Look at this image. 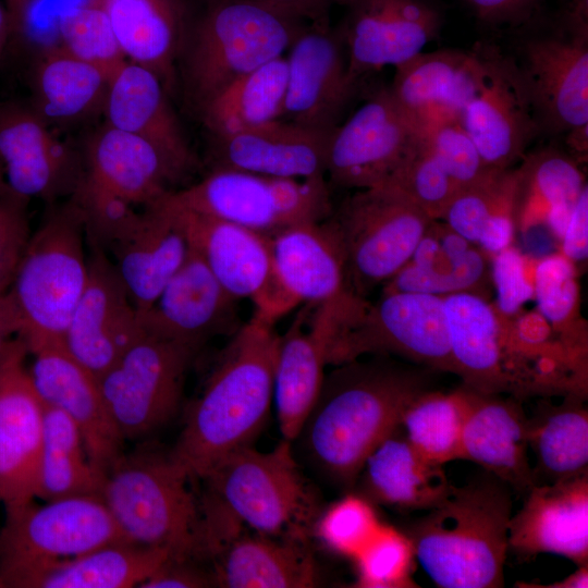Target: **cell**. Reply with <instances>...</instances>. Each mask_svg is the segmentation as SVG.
Listing matches in <instances>:
<instances>
[{"instance_id": "6da1fadb", "label": "cell", "mask_w": 588, "mask_h": 588, "mask_svg": "<svg viewBox=\"0 0 588 588\" xmlns=\"http://www.w3.org/2000/svg\"><path fill=\"white\" fill-rule=\"evenodd\" d=\"M455 375L474 391L520 401L587 399L588 364L576 359L538 314L505 315L474 293L443 297Z\"/></svg>"}, {"instance_id": "7a4b0ae2", "label": "cell", "mask_w": 588, "mask_h": 588, "mask_svg": "<svg viewBox=\"0 0 588 588\" xmlns=\"http://www.w3.org/2000/svg\"><path fill=\"white\" fill-rule=\"evenodd\" d=\"M376 356L335 365L324 375L298 436L318 470L345 489L355 487L366 458L400 428L404 409L430 389L436 372Z\"/></svg>"}, {"instance_id": "3957f363", "label": "cell", "mask_w": 588, "mask_h": 588, "mask_svg": "<svg viewBox=\"0 0 588 588\" xmlns=\"http://www.w3.org/2000/svg\"><path fill=\"white\" fill-rule=\"evenodd\" d=\"M274 322L253 314L231 340L188 407L171 449L194 479L220 460L252 445L273 399V372L280 335Z\"/></svg>"}, {"instance_id": "277c9868", "label": "cell", "mask_w": 588, "mask_h": 588, "mask_svg": "<svg viewBox=\"0 0 588 588\" xmlns=\"http://www.w3.org/2000/svg\"><path fill=\"white\" fill-rule=\"evenodd\" d=\"M292 442L271 451L252 445L220 460L201 479L204 548L211 558L247 528L307 540L320 514L319 499L294 460Z\"/></svg>"}, {"instance_id": "5b68a950", "label": "cell", "mask_w": 588, "mask_h": 588, "mask_svg": "<svg viewBox=\"0 0 588 588\" xmlns=\"http://www.w3.org/2000/svg\"><path fill=\"white\" fill-rule=\"evenodd\" d=\"M512 489L485 471L448 495L405 531L416 559L441 588L504 586Z\"/></svg>"}, {"instance_id": "8992f818", "label": "cell", "mask_w": 588, "mask_h": 588, "mask_svg": "<svg viewBox=\"0 0 588 588\" xmlns=\"http://www.w3.org/2000/svg\"><path fill=\"white\" fill-rule=\"evenodd\" d=\"M193 480L171 450L143 445L123 452L108 469L100 498L128 541L203 561V517Z\"/></svg>"}, {"instance_id": "52a82bcc", "label": "cell", "mask_w": 588, "mask_h": 588, "mask_svg": "<svg viewBox=\"0 0 588 588\" xmlns=\"http://www.w3.org/2000/svg\"><path fill=\"white\" fill-rule=\"evenodd\" d=\"M306 24L250 0H210L191 20L177 61L186 99L199 113L233 81L284 56Z\"/></svg>"}, {"instance_id": "ba28073f", "label": "cell", "mask_w": 588, "mask_h": 588, "mask_svg": "<svg viewBox=\"0 0 588 588\" xmlns=\"http://www.w3.org/2000/svg\"><path fill=\"white\" fill-rule=\"evenodd\" d=\"M316 315L327 339L328 365L365 354L395 355L436 372L455 375L441 296L392 292L382 293L375 303L356 296L338 307L318 306Z\"/></svg>"}, {"instance_id": "9c48e42d", "label": "cell", "mask_w": 588, "mask_h": 588, "mask_svg": "<svg viewBox=\"0 0 588 588\" xmlns=\"http://www.w3.org/2000/svg\"><path fill=\"white\" fill-rule=\"evenodd\" d=\"M84 218L70 200L52 209L30 234L5 293L28 353L62 342L88 281Z\"/></svg>"}, {"instance_id": "30bf717a", "label": "cell", "mask_w": 588, "mask_h": 588, "mask_svg": "<svg viewBox=\"0 0 588 588\" xmlns=\"http://www.w3.org/2000/svg\"><path fill=\"white\" fill-rule=\"evenodd\" d=\"M180 179L155 147L106 123L86 144L71 201L89 242L103 248Z\"/></svg>"}, {"instance_id": "8fae6325", "label": "cell", "mask_w": 588, "mask_h": 588, "mask_svg": "<svg viewBox=\"0 0 588 588\" xmlns=\"http://www.w3.org/2000/svg\"><path fill=\"white\" fill-rule=\"evenodd\" d=\"M159 200L271 236L286 228L328 219L333 211L324 176L277 177L211 169L200 181Z\"/></svg>"}, {"instance_id": "7c38bea8", "label": "cell", "mask_w": 588, "mask_h": 588, "mask_svg": "<svg viewBox=\"0 0 588 588\" xmlns=\"http://www.w3.org/2000/svg\"><path fill=\"white\" fill-rule=\"evenodd\" d=\"M5 513L0 531V574L5 587L27 588L53 563L127 540L98 495L44 505L32 501Z\"/></svg>"}, {"instance_id": "4fadbf2b", "label": "cell", "mask_w": 588, "mask_h": 588, "mask_svg": "<svg viewBox=\"0 0 588 588\" xmlns=\"http://www.w3.org/2000/svg\"><path fill=\"white\" fill-rule=\"evenodd\" d=\"M329 219L343 246L350 283L363 297L406 265L432 221L388 186L357 189Z\"/></svg>"}, {"instance_id": "5bb4252c", "label": "cell", "mask_w": 588, "mask_h": 588, "mask_svg": "<svg viewBox=\"0 0 588 588\" xmlns=\"http://www.w3.org/2000/svg\"><path fill=\"white\" fill-rule=\"evenodd\" d=\"M197 347L145 333L98 379L121 437L143 440L176 414Z\"/></svg>"}, {"instance_id": "9a60e30c", "label": "cell", "mask_w": 588, "mask_h": 588, "mask_svg": "<svg viewBox=\"0 0 588 588\" xmlns=\"http://www.w3.org/2000/svg\"><path fill=\"white\" fill-rule=\"evenodd\" d=\"M151 206L175 220L221 285L237 299H250L255 314L275 323L297 305L274 274L269 236L159 199Z\"/></svg>"}, {"instance_id": "2e32d148", "label": "cell", "mask_w": 588, "mask_h": 588, "mask_svg": "<svg viewBox=\"0 0 588 588\" xmlns=\"http://www.w3.org/2000/svg\"><path fill=\"white\" fill-rule=\"evenodd\" d=\"M476 50L479 71L458 120L489 168L512 169L541 128L514 57L494 47Z\"/></svg>"}, {"instance_id": "e0dca14e", "label": "cell", "mask_w": 588, "mask_h": 588, "mask_svg": "<svg viewBox=\"0 0 588 588\" xmlns=\"http://www.w3.org/2000/svg\"><path fill=\"white\" fill-rule=\"evenodd\" d=\"M421 139L389 87L372 93L330 134L326 174L339 186L365 189L384 185Z\"/></svg>"}, {"instance_id": "ac0fdd59", "label": "cell", "mask_w": 588, "mask_h": 588, "mask_svg": "<svg viewBox=\"0 0 588 588\" xmlns=\"http://www.w3.org/2000/svg\"><path fill=\"white\" fill-rule=\"evenodd\" d=\"M287 79L281 119L331 133L358 90L338 27L309 22L285 56Z\"/></svg>"}, {"instance_id": "d6986e66", "label": "cell", "mask_w": 588, "mask_h": 588, "mask_svg": "<svg viewBox=\"0 0 588 588\" xmlns=\"http://www.w3.org/2000/svg\"><path fill=\"white\" fill-rule=\"evenodd\" d=\"M519 56L541 132L588 130V27L566 23L560 33L525 41Z\"/></svg>"}, {"instance_id": "ffe728a7", "label": "cell", "mask_w": 588, "mask_h": 588, "mask_svg": "<svg viewBox=\"0 0 588 588\" xmlns=\"http://www.w3.org/2000/svg\"><path fill=\"white\" fill-rule=\"evenodd\" d=\"M88 281L64 332L69 354L99 379L144 333L140 316L103 248L93 244Z\"/></svg>"}, {"instance_id": "44dd1931", "label": "cell", "mask_w": 588, "mask_h": 588, "mask_svg": "<svg viewBox=\"0 0 588 588\" xmlns=\"http://www.w3.org/2000/svg\"><path fill=\"white\" fill-rule=\"evenodd\" d=\"M346 8L338 27L348 71L358 84L387 65L394 68L424 51L434 40L439 12L425 0H340Z\"/></svg>"}, {"instance_id": "7402d4cb", "label": "cell", "mask_w": 588, "mask_h": 588, "mask_svg": "<svg viewBox=\"0 0 588 588\" xmlns=\"http://www.w3.org/2000/svg\"><path fill=\"white\" fill-rule=\"evenodd\" d=\"M28 354L17 335L0 351V497L5 511L35 498L44 403L25 363Z\"/></svg>"}, {"instance_id": "603a6c76", "label": "cell", "mask_w": 588, "mask_h": 588, "mask_svg": "<svg viewBox=\"0 0 588 588\" xmlns=\"http://www.w3.org/2000/svg\"><path fill=\"white\" fill-rule=\"evenodd\" d=\"M82 172L79 157L34 109L0 110V179L4 196L21 203L72 195Z\"/></svg>"}, {"instance_id": "cb8c5ba5", "label": "cell", "mask_w": 588, "mask_h": 588, "mask_svg": "<svg viewBox=\"0 0 588 588\" xmlns=\"http://www.w3.org/2000/svg\"><path fill=\"white\" fill-rule=\"evenodd\" d=\"M29 373L42 403L64 412L78 427L91 463L105 474L123 454L124 439L106 407L98 379L76 362L62 342L29 352Z\"/></svg>"}, {"instance_id": "d4e9b609", "label": "cell", "mask_w": 588, "mask_h": 588, "mask_svg": "<svg viewBox=\"0 0 588 588\" xmlns=\"http://www.w3.org/2000/svg\"><path fill=\"white\" fill-rule=\"evenodd\" d=\"M238 301L191 248L154 304L139 316L146 332L199 348L215 335H232L238 330L243 324Z\"/></svg>"}, {"instance_id": "484cf974", "label": "cell", "mask_w": 588, "mask_h": 588, "mask_svg": "<svg viewBox=\"0 0 588 588\" xmlns=\"http://www.w3.org/2000/svg\"><path fill=\"white\" fill-rule=\"evenodd\" d=\"M509 523V550L523 558L539 553L588 565V473L544 485L524 495Z\"/></svg>"}, {"instance_id": "4316f807", "label": "cell", "mask_w": 588, "mask_h": 588, "mask_svg": "<svg viewBox=\"0 0 588 588\" xmlns=\"http://www.w3.org/2000/svg\"><path fill=\"white\" fill-rule=\"evenodd\" d=\"M102 110L107 124L155 147L182 177L194 157L160 77L126 61L110 78Z\"/></svg>"}, {"instance_id": "83f0119b", "label": "cell", "mask_w": 588, "mask_h": 588, "mask_svg": "<svg viewBox=\"0 0 588 588\" xmlns=\"http://www.w3.org/2000/svg\"><path fill=\"white\" fill-rule=\"evenodd\" d=\"M269 244L274 274L297 305H324L356 294L329 218L286 228L269 236Z\"/></svg>"}, {"instance_id": "f1b7e54d", "label": "cell", "mask_w": 588, "mask_h": 588, "mask_svg": "<svg viewBox=\"0 0 588 588\" xmlns=\"http://www.w3.org/2000/svg\"><path fill=\"white\" fill-rule=\"evenodd\" d=\"M330 134L278 119L226 136L211 137V169L289 179L326 176Z\"/></svg>"}, {"instance_id": "f546056e", "label": "cell", "mask_w": 588, "mask_h": 588, "mask_svg": "<svg viewBox=\"0 0 588 588\" xmlns=\"http://www.w3.org/2000/svg\"><path fill=\"white\" fill-rule=\"evenodd\" d=\"M528 449V416L522 401L469 389L460 460L476 463L524 497L535 486Z\"/></svg>"}, {"instance_id": "4dcf8cb0", "label": "cell", "mask_w": 588, "mask_h": 588, "mask_svg": "<svg viewBox=\"0 0 588 588\" xmlns=\"http://www.w3.org/2000/svg\"><path fill=\"white\" fill-rule=\"evenodd\" d=\"M106 247L139 314L154 304L191 250L175 220L156 206L140 211Z\"/></svg>"}, {"instance_id": "1f68e13d", "label": "cell", "mask_w": 588, "mask_h": 588, "mask_svg": "<svg viewBox=\"0 0 588 588\" xmlns=\"http://www.w3.org/2000/svg\"><path fill=\"white\" fill-rule=\"evenodd\" d=\"M492 256L442 220H432L411 259L383 285L382 293L437 296L474 293L488 298Z\"/></svg>"}, {"instance_id": "d6a6232c", "label": "cell", "mask_w": 588, "mask_h": 588, "mask_svg": "<svg viewBox=\"0 0 588 588\" xmlns=\"http://www.w3.org/2000/svg\"><path fill=\"white\" fill-rule=\"evenodd\" d=\"M478 71L476 48L421 51L395 66L389 90L402 112L422 131L432 123L458 119Z\"/></svg>"}, {"instance_id": "836d02e7", "label": "cell", "mask_w": 588, "mask_h": 588, "mask_svg": "<svg viewBox=\"0 0 588 588\" xmlns=\"http://www.w3.org/2000/svg\"><path fill=\"white\" fill-rule=\"evenodd\" d=\"M106 14L131 62L148 68L168 93L177 77V61L192 20L187 0H91Z\"/></svg>"}, {"instance_id": "e575fe53", "label": "cell", "mask_w": 588, "mask_h": 588, "mask_svg": "<svg viewBox=\"0 0 588 588\" xmlns=\"http://www.w3.org/2000/svg\"><path fill=\"white\" fill-rule=\"evenodd\" d=\"M209 561L213 586L306 588L319 583L307 540L241 532Z\"/></svg>"}, {"instance_id": "d590c367", "label": "cell", "mask_w": 588, "mask_h": 588, "mask_svg": "<svg viewBox=\"0 0 588 588\" xmlns=\"http://www.w3.org/2000/svg\"><path fill=\"white\" fill-rule=\"evenodd\" d=\"M308 305L280 335L273 372V399L282 439L293 442L316 404L323 379L327 340Z\"/></svg>"}, {"instance_id": "8d00e7d4", "label": "cell", "mask_w": 588, "mask_h": 588, "mask_svg": "<svg viewBox=\"0 0 588 588\" xmlns=\"http://www.w3.org/2000/svg\"><path fill=\"white\" fill-rule=\"evenodd\" d=\"M397 430L366 458L357 478L360 494L371 503L397 511H428L439 504L453 486L443 466L420 455Z\"/></svg>"}, {"instance_id": "74e56055", "label": "cell", "mask_w": 588, "mask_h": 588, "mask_svg": "<svg viewBox=\"0 0 588 588\" xmlns=\"http://www.w3.org/2000/svg\"><path fill=\"white\" fill-rule=\"evenodd\" d=\"M516 231L547 224L561 240L574 206L587 186L585 175L571 155L543 148L525 155L514 169Z\"/></svg>"}, {"instance_id": "f35d334b", "label": "cell", "mask_w": 588, "mask_h": 588, "mask_svg": "<svg viewBox=\"0 0 588 588\" xmlns=\"http://www.w3.org/2000/svg\"><path fill=\"white\" fill-rule=\"evenodd\" d=\"M559 404L541 397L528 417V446L535 454V485L553 483L588 473L587 399L562 396Z\"/></svg>"}, {"instance_id": "ab89813d", "label": "cell", "mask_w": 588, "mask_h": 588, "mask_svg": "<svg viewBox=\"0 0 588 588\" xmlns=\"http://www.w3.org/2000/svg\"><path fill=\"white\" fill-rule=\"evenodd\" d=\"M170 556L166 550L127 540L112 542L51 564L27 588L139 587Z\"/></svg>"}, {"instance_id": "60d3db41", "label": "cell", "mask_w": 588, "mask_h": 588, "mask_svg": "<svg viewBox=\"0 0 588 588\" xmlns=\"http://www.w3.org/2000/svg\"><path fill=\"white\" fill-rule=\"evenodd\" d=\"M111 75L57 45L34 72L35 108L47 122L74 121L102 109Z\"/></svg>"}, {"instance_id": "b9f144b4", "label": "cell", "mask_w": 588, "mask_h": 588, "mask_svg": "<svg viewBox=\"0 0 588 588\" xmlns=\"http://www.w3.org/2000/svg\"><path fill=\"white\" fill-rule=\"evenodd\" d=\"M286 79L284 54L233 81L198 114L211 137L226 136L281 119Z\"/></svg>"}, {"instance_id": "7bdbcfd3", "label": "cell", "mask_w": 588, "mask_h": 588, "mask_svg": "<svg viewBox=\"0 0 588 588\" xmlns=\"http://www.w3.org/2000/svg\"><path fill=\"white\" fill-rule=\"evenodd\" d=\"M469 404V389L426 390L404 409L400 427L409 444L428 461L444 466L460 460L461 438Z\"/></svg>"}, {"instance_id": "ee69618b", "label": "cell", "mask_w": 588, "mask_h": 588, "mask_svg": "<svg viewBox=\"0 0 588 588\" xmlns=\"http://www.w3.org/2000/svg\"><path fill=\"white\" fill-rule=\"evenodd\" d=\"M538 311L566 350L588 364V327L580 313L576 264L561 252L538 259L535 275Z\"/></svg>"}, {"instance_id": "f6af8a7d", "label": "cell", "mask_w": 588, "mask_h": 588, "mask_svg": "<svg viewBox=\"0 0 588 588\" xmlns=\"http://www.w3.org/2000/svg\"><path fill=\"white\" fill-rule=\"evenodd\" d=\"M515 185L514 168L489 169L475 182L457 188L441 220L477 245L488 225L514 217Z\"/></svg>"}, {"instance_id": "bcb514c9", "label": "cell", "mask_w": 588, "mask_h": 588, "mask_svg": "<svg viewBox=\"0 0 588 588\" xmlns=\"http://www.w3.org/2000/svg\"><path fill=\"white\" fill-rule=\"evenodd\" d=\"M57 34L59 46L111 76L127 61L106 14L91 0L64 12Z\"/></svg>"}, {"instance_id": "7dc6e473", "label": "cell", "mask_w": 588, "mask_h": 588, "mask_svg": "<svg viewBox=\"0 0 588 588\" xmlns=\"http://www.w3.org/2000/svg\"><path fill=\"white\" fill-rule=\"evenodd\" d=\"M415 550L405 531L383 524L353 560L355 586L360 588H413Z\"/></svg>"}, {"instance_id": "c3c4849f", "label": "cell", "mask_w": 588, "mask_h": 588, "mask_svg": "<svg viewBox=\"0 0 588 588\" xmlns=\"http://www.w3.org/2000/svg\"><path fill=\"white\" fill-rule=\"evenodd\" d=\"M381 525L373 503L348 493L320 512L313 531L330 551L353 561Z\"/></svg>"}, {"instance_id": "681fc988", "label": "cell", "mask_w": 588, "mask_h": 588, "mask_svg": "<svg viewBox=\"0 0 588 588\" xmlns=\"http://www.w3.org/2000/svg\"><path fill=\"white\" fill-rule=\"evenodd\" d=\"M382 186L400 192L431 220H441L456 184L422 140Z\"/></svg>"}, {"instance_id": "f907efd6", "label": "cell", "mask_w": 588, "mask_h": 588, "mask_svg": "<svg viewBox=\"0 0 588 588\" xmlns=\"http://www.w3.org/2000/svg\"><path fill=\"white\" fill-rule=\"evenodd\" d=\"M105 477L85 451L42 449L36 470L35 497L45 501L100 497Z\"/></svg>"}, {"instance_id": "816d5d0a", "label": "cell", "mask_w": 588, "mask_h": 588, "mask_svg": "<svg viewBox=\"0 0 588 588\" xmlns=\"http://www.w3.org/2000/svg\"><path fill=\"white\" fill-rule=\"evenodd\" d=\"M421 137L457 188L475 182L492 169L485 163L458 119L432 123L421 131Z\"/></svg>"}, {"instance_id": "f5cc1de1", "label": "cell", "mask_w": 588, "mask_h": 588, "mask_svg": "<svg viewBox=\"0 0 588 588\" xmlns=\"http://www.w3.org/2000/svg\"><path fill=\"white\" fill-rule=\"evenodd\" d=\"M538 259L510 245L492 256L491 278L495 306L505 315H516L522 306L535 299V275Z\"/></svg>"}, {"instance_id": "db71d44e", "label": "cell", "mask_w": 588, "mask_h": 588, "mask_svg": "<svg viewBox=\"0 0 588 588\" xmlns=\"http://www.w3.org/2000/svg\"><path fill=\"white\" fill-rule=\"evenodd\" d=\"M29 237L24 203L0 198V296L9 290Z\"/></svg>"}, {"instance_id": "11a10c76", "label": "cell", "mask_w": 588, "mask_h": 588, "mask_svg": "<svg viewBox=\"0 0 588 588\" xmlns=\"http://www.w3.org/2000/svg\"><path fill=\"white\" fill-rule=\"evenodd\" d=\"M193 558H168L138 588H203L212 587L211 571L198 565Z\"/></svg>"}, {"instance_id": "9f6ffc18", "label": "cell", "mask_w": 588, "mask_h": 588, "mask_svg": "<svg viewBox=\"0 0 588 588\" xmlns=\"http://www.w3.org/2000/svg\"><path fill=\"white\" fill-rule=\"evenodd\" d=\"M479 20L490 25H516L527 20L540 0H466Z\"/></svg>"}, {"instance_id": "6f0895ef", "label": "cell", "mask_w": 588, "mask_h": 588, "mask_svg": "<svg viewBox=\"0 0 588 588\" xmlns=\"http://www.w3.org/2000/svg\"><path fill=\"white\" fill-rule=\"evenodd\" d=\"M561 253L574 264L587 260L588 255V188H584L571 213L561 237Z\"/></svg>"}, {"instance_id": "680465c9", "label": "cell", "mask_w": 588, "mask_h": 588, "mask_svg": "<svg viewBox=\"0 0 588 588\" xmlns=\"http://www.w3.org/2000/svg\"><path fill=\"white\" fill-rule=\"evenodd\" d=\"M286 11L307 22L329 20L332 5L340 0H250Z\"/></svg>"}, {"instance_id": "91938a15", "label": "cell", "mask_w": 588, "mask_h": 588, "mask_svg": "<svg viewBox=\"0 0 588 588\" xmlns=\"http://www.w3.org/2000/svg\"><path fill=\"white\" fill-rule=\"evenodd\" d=\"M515 587L520 588H587L588 587V565L577 566V569L564 577L547 585L517 581Z\"/></svg>"}, {"instance_id": "94428289", "label": "cell", "mask_w": 588, "mask_h": 588, "mask_svg": "<svg viewBox=\"0 0 588 588\" xmlns=\"http://www.w3.org/2000/svg\"><path fill=\"white\" fill-rule=\"evenodd\" d=\"M16 333L15 317L4 294L0 296V351L11 336L16 335Z\"/></svg>"}, {"instance_id": "6125c7cd", "label": "cell", "mask_w": 588, "mask_h": 588, "mask_svg": "<svg viewBox=\"0 0 588 588\" xmlns=\"http://www.w3.org/2000/svg\"><path fill=\"white\" fill-rule=\"evenodd\" d=\"M36 0H5L11 29L20 28Z\"/></svg>"}, {"instance_id": "be15d7a7", "label": "cell", "mask_w": 588, "mask_h": 588, "mask_svg": "<svg viewBox=\"0 0 588 588\" xmlns=\"http://www.w3.org/2000/svg\"><path fill=\"white\" fill-rule=\"evenodd\" d=\"M11 30L10 21L7 10L0 4V57L3 52L8 34Z\"/></svg>"}, {"instance_id": "e7e4bbea", "label": "cell", "mask_w": 588, "mask_h": 588, "mask_svg": "<svg viewBox=\"0 0 588 588\" xmlns=\"http://www.w3.org/2000/svg\"><path fill=\"white\" fill-rule=\"evenodd\" d=\"M1 503H2V501H1V497H0V504H1Z\"/></svg>"}]
</instances>
